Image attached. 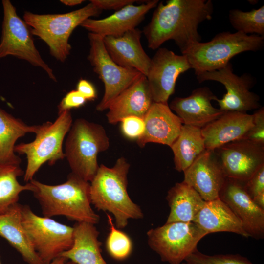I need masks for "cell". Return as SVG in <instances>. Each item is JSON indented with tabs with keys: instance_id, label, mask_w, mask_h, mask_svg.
<instances>
[{
	"instance_id": "obj_1",
	"label": "cell",
	"mask_w": 264,
	"mask_h": 264,
	"mask_svg": "<svg viewBox=\"0 0 264 264\" xmlns=\"http://www.w3.org/2000/svg\"><path fill=\"white\" fill-rule=\"evenodd\" d=\"M211 0H169L160 2L150 22L143 30L148 46L157 49L170 40L175 41L182 54L193 44L201 42L199 25L212 19Z\"/></svg>"
},
{
	"instance_id": "obj_2",
	"label": "cell",
	"mask_w": 264,
	"mask_h": 264,
	"mask_svg": "<svg viewBox=\"0 0 264 264\" xmlns=\"http://www.w3.org/2000/svg\"><path fill=\"white\" fill-rule=\"evenodd\" d=\"M29 182L43 216H64L77 223L99 222L100 217L91 206L89 182L71 173L67 180L59 185H47L34 179Z\"/></svg>"
},
{
	"instance_id": "obj_3",
	"label": "cell",
	"mask_w": 264,
	"mask_h": 264,
	"mask_svg": "<svg viewBox=\"0 0 264 264\" xmlns=\"http://www.w3.org/2000/svg\"><path fill=\"white\" fill-rule=\"evenodd\" d=\"M130 164L126 159L118 158L112 167L99 166L90 182L91 203L98 210L113 215L117 228L125 227L129 219H139L143 214L127 192V175Z\"/></svg>"
},
{
	"instance_id": "obj_4",
	"label": "cell",
	"mask_w": 264,
	"mask_h": 264,
	"mask_svg": "<svg viewBox=\"0 0 264 264\" xmlns=\"http://www.w3.org/2000/svg\"><path fill=\"white\" fill-rule=\"evenodd\" d=\"M264 45V36L223 32L210 41L193 44L182 54L186 57L196 75L220 69L236 55L259 50Z\"/></svg>"
},
{
	"instance_id": "obj_5",
	"label": "cell",
	"mask_w": 264,
	"mask_h": 264,
	"mask_svg": "<svg viewBox=\"0 0 264 264\" xmlns=\"http://www.w3.org/2000/svg\"><path fill=\"white\" fill-rule=\"evenodd\" d=\"M110 147V140L100 124L79 118L67 133L65 156L72 173L91 182L99 168L97 156Z\"/></svg>"
},
{
	"instance_id": "obj_6",
	"label": "cell",
	"mask_w": 264,
	"mask_h": 264,
	"mask_svg": "<svg viewBox=\"0 0 264 264\" xmlns=\"http://www.w3.org/2000/svg\"><path fill=\"white\" fill-rule=\"evenodd\" d=\"M101 12L89 2L81 8L63 14H38L26 11L23 20L31 28L32 34L46 44L51 55L64 62L71 49L68 41L74 29L86 19L98 16Z\"/></svg>"
},
{
	"instance_id": "obj_7",
	"label": "cell",
	"mask_w": 264,
	"mask_h": 264,
	"mask_svg": "<svg viewBox=\"0 0 264 264\" xmlns=\"http://www.w3.org/2000/svg\"><path fill=\"white\" fill-rule=\"evenodd\" d=\"M72 121L70 111H64L58 114L54 122L47 121L40 125L34 141L22 142L15 146V153L26 156L27 163L24 174V181L28 183L32 180L44 164L47 162L52 166L65 158L63 144Z\"/></svg>"
},
{
	"instance_id": "obj_8",
	"label": "cell",
	"mask_w": 264,
	"mask_h": 264,
	"mask_svg": "<svg viewBox=\"0 0 264 264\" xmlns=\"http://www.w3.org/2000/svg\"><path fill=\"white\" fill-rule=\"evenodd\" d=\"M21 218L28 239L44 264H49L71 247L73 227L39 216L26 205H21Z\"/></svg>"
},
{
	"instance_id": "obj_9",
	"label": "cell",
	"mask_w": 264,
	"mask_h": 264,
	"mask_svg": "<svg viewBox=\"0 0 264 264\" xmlns=\"http://www.w3.org/2000/svg\"><path fill=\"white\" fill-rule=\"evenodd\" d=\"M206 235L193 222L166 223L147 233L150 247L170 264H182L197 250L198 243Z\"/></svg>"
},
{
	"instance_id": "obj_10",
	"label": "cell",
	"mask_w": 264,
	"mask_h": 264,
	"mask_svg": "<svg viewBox=\"0 0 264 264\" xmlns=\"http://www.w3.org/2000/svg\"><path fill=\"white\" fill-rule=\"evenodd\" d=\"M3 20L0 42V59L10 55L41 67L54 81L52 69L44 61L35 47L31 28L17 13L9 0H2Z\"/></svg>"
},
{
	"instance_id": "obj_11",
	"label": "cell",
	"mask_w": 264,
	"mask_h": 264,
	"mask_svg": "<svg viewBox=\"0 0 264 264\" xmlns=\"http://www.w3.org/2000/svg\"><path fill=\"white\" fill-rule=\"evenodd\" d=\"M88 37L90 50L88 59L105 87L103 97L96 107L97 110L103 111L142 74L135 69L122 67L114 62L105 48L103 37L91 32Z\"/></svg>"
},
{
	"instance_id": "obj_12",
	"label": "cell",
	"mask_w": 264,
	"mask_h": 264,
	"mask_svg": "<svg viewBox=\"0 0 264 264\" xmlns=\"http://www.w3.org/2000/svg\"><path fill=\"white\" fill-rule=\"evenodd\" d=\"M196 76L199 83L212 80L224 85L226 93L222 99L217 98L215 100L222 111L247 113V111L260 108L259 96L250 90L254 85V78L246 73L240 76L234 74L230 62L220 69L202 72Z\"/></svg>"
},
{
	"instance_id": "obj_13",
	"label": "cell",
	"mask_w": 264,
	"mask_h": 264,
	"mask_svg": "<svg viewBox=\"0 0 264 264\" xmlns=\"http://www.w3.org/2000/svg\"><path fill=\"white\" fill-rule=\"evenodd\" d=\"M191 68L185 55L176 54L166 48H158L146 76L154 102L168 104L177 78Z\"/></svg>"
},
{
	"instance_id": "obj_14",
	"label": "cell",
	"mask_w": 264,
	"mask_h": 264,
	"mask_svg": "<svg viewBox=\"0 0 264 264\" xmlns=\"http://www.w3.org/2000/svg\"><path fill=\"white\" fill-rule=\"evenodd\" d=\"M214 151L227 177L246 181L264 165V145L248 140L232 141Z\"/></svg>"
},
{
	"instance_id": "obj_15",
	"label": "cell",
	"mask_w": 264,
	"mask_h": 264,
	"mask_svg": "<svg viewBox=\"0 0 264 264\" xmlns=\"http://www.w3.org/2000/svg\"><path fill=\"white\" fill-rule=\"evenodd\" d=\"M244 182L226 177L219 198L238 218L249 237L256 239H263L264 210L255 204L246 192Z\"/></svg>"
},
{
	"instance_id": "obj_16",
	"label": "cell",
	"mask_w": 264,
	"mask_h": 264,
	"mask_svg": "<svg viewBox=\"0 0 264 264\" xmlns=\"http://www.w3.org/2000/svg\"><path fill=\"white\" fill-rule=\"evenodd\" d=\"M183 182L205 201L219 198L226 176L214 150L206 149L184 172Z\"/></svg>"
},
{
	"instance_id": "obj_17",
	"label": "cell",
	"mask_w": 264,
	"mask_h": 264,
	"mask_svg": "<svg viewBox=\"0 0 264 264\" xmlns=\"http://www.w3.org/2000/svg\"><path fill=\"white\" fill-rule=\"evenodd\" d=\"M145 129L136 140L138 146L156 143L170 147L179 135L183 125L181 119L172 112L168 104L153 102L144 117Z\"/></svg>"
},
{
	"instance_id": "obj_18",
	"label": "cell",
	"mask_w": 264,
	"mask_h": 264,
	"mask_svg": "<svg viewBox=\"0 0 264 264\" xmlns=\"http://www.w3.org/2000/svg\"><path fill=\"white\" fill-rule=\"evenodd\" d=\"M158 3V0H152L139 5L130 4L103 19L88 18L80 25L89 32L103 38L120 36L129 30L136 28L146 14L156 7Z\"/></svg>"
},
{
	"instance_id": "obj_19",
	"label": "cell",
	"mask_w": 264,
	"mask_h": 264,
	"mask_svg": "<svg viewBox=\"0 0 264 264\" xmlns=\"http://www.w3.org/2000/svg\"><path fill=\"white\" fill-rule=\"evenodd\" d=\"M217 98L209 88L204 87L194 89L188 97L175 98L169 106L184 125L201 129L224 112L212 106L211 101Z\"/></svg>"
},
{
	"instance_id": "obj_20",
	"label": "cell",
	"mask_w": 264,
	"mask_h": 264,
	"mask_svg": "<svg viewBox=\"0 0 264 264\" xmlns=\"http://www.w3.org/2000/svg\"><path fill=\"white\" fill-rule=\"evenodd\" d=\"M142 33L136 28L120 36L105 37L103 42L108 53L117 65L135 69L146 76L151 58L142 47Z\"/></svg>"
},
{
	"instance_id": "obj_21",
	"label": "cell",
	"mask_w": 264,
	"mask_h": 264,
	"mask_svg": "<svg viewBox=\"0 0 264 264\" xmlns=\"http://www.w3.org/2000/svg\"><path fill=\"white\" fill-rule=\"evenodd\" d=\"M154 101L146 77L141 74L110 103L106 114L111 124L129 116L144 119Z\"/></svg>"
},
{
	"instance_id": "obj_22",
	"label": "cell",
	"mask_w": 264,
	"mask_h": 264,
	"mask_svg": "<svg viewBox=\"0 0 264 264\" xmlns=\"http://www.w3.org/2000/svg\"><path fill=\"white\" fill-rule=\"evenodd\" d=\"M252 125V114L236 111L224 112L201 128L206 149L215 150L228 143L242 139Z\"/></svg>"
},
{
	"instance_id": "obj_23",
	"label": "cell",
	"mask_w": 264,
	"mask_h": 264,
	"mask_svg": "<svg viewBox=\"0 0 264 264\" xmlns=\"http://www.w3.org/2000/svg\"><path fill=\"white\" fill-rule=\"evenodd\" d=\"M193 222L207 235L214 232H228L245 238L249 237L238 218L219 198L205 201Z\"/></svg>"
},
{
	"instance_id": "obj_24",
	"label": "cell",
	"mask_w": 264,
	"mask_h": 264,
	"mask_svg": "<svg viewBox=\"0 0 264 264\" xmlns=\"http://www.w3.org/2000/svg\"><path fill=\"white\" fill-rule=\"evenodd\" d=\"M95 224L77 223L73 227V243L63 257L76 264H107L101 254L99 232Z\"/></svg>"
},
{
	"instance_id": "obj_25",
	"label": "cell",
	"mask_w": 264,
	"mask_h": 264,
	"mask_svg": "<svg viewBox=\"0 0 264 264\" xmlns=\"http://www.w3.org/2000/svg\"><path fill=\"white\" fill-rule=\"evenodd\" d=\"M0 236L5 239L28 264H44L33 248L23 228L21 205L18 203L0 214Z\"/></svg>"
},
{
	"instance_id": "obj_26",
	"label": "cell",
	"mask_w": 264,
	"mask_h": 264,
	"mask_svg": "<svg viewBox=\"0 0 264 264\" xmlns=\"http://www.w3.org/2000/svg\"><path fill=\"white\" fill-rule=\"evenodd\" d=\"M166 200L170 211L166 223L193 222L205 201L183 181L176 183L168 191Z\"/></svg>"
},
{
	"instance_id": "obj_27",
	"label": "cell",
	"mask_w": 264,
	"mask_h": 264,
	"mask_svg": "<svg viewBox=\"0 0 264 264\" xmlns=\"http://www.w3.org/2000/svg\"><path fill=\"white\" fill-rule=\"evenodd\" d=\"M39 125L29 126L0 107V162L20 165L22 160L14 152L18 139L26 133L35 134Z\"/></svg>"
},
{
	"instance_id": "obj_28",
	"label": "cell",
	"mask_w": 264,
	"mask_h": 264,
	"mask_svg": "<svg viewBox=\"0 0 264 264\" xmlns=\"http://www.w3.org/2000/svg\"><path fill=\"white\" fill-rule=\"evenodd\" d=\"M170 148L174 154L175 169L184 172L206 150L201 129L183 124Z\"/></svg>"
},
{
	"instance_id": "obj_29",
	"label": "cell",
	"mask_w": 264,
	"mask_h": 264,
	"mask_svg": "<svg viewBox=\"0 0 264 264\" xmlns=\"http://www.w3.org/2000/svg\"><path fill=\"white\" fill-rule=\"evenodd\" d=\"M23 174L20 165L0 162V214L18 203L22 192L32 191L33 186L30 182L22 185L18 181V177Z\"/></svg>"
},
{
	"instance_id": "obj_30",
	"label": "cell",
	"mask_w": 264,
	"mask_h": 264,
	"mask_svg": "<svg viewBox=\"0 0 264 264\" xmlns=\"http://www.w3.org/2000/svg\"><path fill=\"white\" fill-rule=\"evenodd\" d=\"M229 19L237 32L264 36V6L244 12L239 9L229 11Z\"/></svg>"
},
{
	"instance_id": "obj_31",
	"label": "cell",
	"mask_w": 264,
	"mask_h": 264,
	"mask_svg": "<svg viewBox=\"0 0 264 264\" xmlns=\"http://www.w3.org/2000/svg\"><path fill=\"white\" fill-rule=\"evenodd\" d=\"M107 218L110 231L106 240L107 250L112 258L117 260H125L132 253V241L127 234L115 227L110 215L107 214Z\"/></svg>"
},
{
	"instance_id": "obj_32",
	"label": "cell",
	"mask_w": 264,
	"mask_h": 264,
	"mask_svg": "<svg viewBox=\"0 0 264 264\" xmlns=\"http://www.w3.org/2000/svg\"><path fill=\"white\" fill-rule=\"evenodd\" d=\"M185 262L189 264H254L246 257L240 254L209 255L198 249L189 255Z\"/></svg>"
},
{
	"instance_id": "obj_33",
	"label": "cell",
	"mask_w": 264,
	"mask_h": 264,
	"mask_svg": "<svg viewBox=\"0 0 264 264\" xmlns=\"http://www.w3.org/2000/svg\"><path fill=\"white\" fill-rule=\"evenodd\" d=\"M253 125L242 139L264 145V108L261 107L252 114Z\"/></svg>"
},
{
	"instance_id": "obj_34",
	"label": "cell",
	"mask_w": 264,
	"mask_h": 264,
	"mask_svg": "<svg viewBox=\"0 0 264 264\" xmlns=\"http://www.w3.org/2000/svg\"><path fill=\"white\" fill-rule=\"evenodd\" d=\"M120 122L123 134L129 139L137 140L144 132L145 123L143 118L129 116L124 118Z\"/></svg>"
},
{
	"instance_id": "obj_35",
	"label": "cell",
	"mask_w": 264,
	"mask_h": 264,
	"mask_svg": "<svg viewBox=\"0 0 264 264\" xmlns=\"http://www.w3.org/2000/svg\"><path fill=\"white\" fill-rule=\"evenodd\" d=\"M244 187L252 198L264 192V165L261 166L244 182Z\"/></svg>"
},
{
	"instance_id": "obj_36",
	"label": "cell",
	"mask_w": 264,
	"mask_h": 264,
	"mask_svg": "<svg viewBox=\"0 0 264 264\" xmlns=\"http://www.w3.org/2000/svg\"><path fill=\"white\" fill-rule=\"evenodd\" d=\"M87 100L76 90L68 92L62 99L58 106V114L72 109L79 108L83 106Z\"/></svg>"
},
{
	"instance_id": "obj_37",
	"label": "cell",
	"mask_w": 264,
	"mask_h": 264,
	"mask_svg": "<svg viewBox=\"0 0 264 264\" xmlns=\"http://www.w3.org/2000/svg\"><path fill=\"white\" fill-rule=\"evenodd\" d=\"M90 2L100 10H118L125 6L132 4L135 0H90Z\"/></svg>"
},
{
	"instance_id": "obj_38",
	"label": "cell",
	"mask_w": 264,
	"mask_h": 264,
	"mask_svg": "<svg viewBox=\"0 0 264 264\" xmlns=\"http://www.w3.org/2000/svg\"><path fill=\"white\" fill-rule=\"evenodd\" d=\"M76 90L87 101H92L97 98V92L92 84L85 79H80L77 83Z\"/></svg>"
},
{
	"instance_id": "obj_39",
	"label": "cell",
	"mask_w": 264,
	"mask_h": 264,
	"mask_svg": "<svg viewBox=\"0 0 264 264\" xmlns=\"http://www.w3.org/2000/svg\"><path fill=\"white\" fill-rule=\"evenodd\" d=\"M252 199L257 206L264 210V192L260 194Z\"/></svg>"
},
{
	"instance_id": "obj_40",
	"label": "cell",
	"mask_w": 264,
	"mask_h": 264,
	"mask_svg": "<svg viewBox=\"0 0 264 264\" xmlns=\"http://www.w3.org/2000/svg\"><path fill=\"white\" fill-rule=\"evenodd\" d=\"M84 0H61L60 2L64 5L69 6H73L81 4Z\"/></svg>"
},
{
	"instance_id": "obj_41",
	"label": "cell",
	"mask_w": 264,
	"mask_h": 264,
	"mask_svg": "<svg viewBox=\"0 0 264 264\" xmlns=\"http://www.w3.org/2000/svg\"><path fill=\"white\" fill-rule=\"evenodd\" d=\"M67 261L65 258L60 256L54 259L49 264H64V263Z\"/></svg>"
},
{
	"instance_id": "obj_42",
	"label": "cell",
	"mask_w": 264,
	"mask_h": 264,
	"mask_svg": "<svg viewBox=\"0 0 264 264\" xmlns=\"http://www.w3.org/2000/svg\"><path fill=\"white\" fill-rule=\"evenodd\" d=\"M64 264H76L71 261H66Z\"/></svg>"
},
{
	"instance_id": "obj_43",
	"label": "cell",
	"mask_w": 264,
	"mask_h": 264,
	"mask_svg": "<svg viewBox=\"0 0 264 264\" xmlns=\"http://www.w3.org/2000/svg\"><path fill=\"white\" fill-rule=\"evenodd\" d=\"M182 264H189L185 262H183Z\"/></svg>"
},
{
	"instance_id": "obj_44",
	"label": "cell",
	"mask_w": 264,
	"mask_h": 264,
	"mask_svg": "<svg viewBox=\"0 0 264 264\" xmlns=\"http://www.w3.org/2000/svg\"><path fill=\"white\" fill-rule=\"evenodd\" d=\"M0 264H2L1 263L0 260Z\"/></svg>"
}]
</instances>
